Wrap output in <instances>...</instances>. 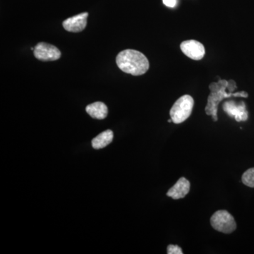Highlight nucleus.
I'll use <instances>...</instances> for the list:
<instances>
[{
  "label": "nucleus",
  "instance_id": "9",
  "mask_svg": "<svg viewBox=\"0 0 254 254\" xmlns=\"http://www.w3.org/2000/svg\"><path fill=\"white\" fill-rule=\"evenodd\" d=\"M190 190V182L185 177L180 178L167 193V195L173 199L185 198Z\"/></svg>",
  "mask_w": 254,
  "mask_h": 254
},
{
  "label": "nucleus",
  "instance_id": "4",
  "mask_svg": "<svg viewBox=\"0 0 254 254\" xmlns=\"http://www.w3.org/2000/svg\"><path fill=\"white\" fill-rule=\"evenodd\" d=\"M212 227L217 231L225 234L232 233L237 228L233 216L227 210H218L210 218Z\"/></svg>",
  "mask_w": 254,
  "mask_h": 254
},
{
  "label": "nucleus",
  "instance_id": "3",
  "mask_svg": "<svg viewBox=\"0 0 254 254\" xmlns=\"http://www.w3.org/2000/svg\"><path fill=\"white\" fill-rule=\"evenodd\" d=\"M194 100L190 95H185L179 98L170 110V117L173 123L180 124L190 118L193 110Z\"/></svg>",
  "mask_w": 254,
  "mask_h": 254
},
{
  "label": "nucleus",
  "instance_id": "1",
  "mask_svg": "<svg viewBox=\"0 0 254 254\" xmlns=\"http://www.w3.org/2000/svg\"><path fill=\"white\" fill-rule=\"evenodd\" d=\"M118 67L133 76H141L149 69V62L141 52L125 50L120 52L116 58Z\"/></svg>",
  "mask_w": 254,
  "mask_h": 254
},
{
  "label": "nucleus",
  "instance_id": "2",
  "mask_svg": "<svg viewBox=\"0 0 254 254\" xmlns=\"http://www.w3.org/2000/svg\"><path fill=\"white\" fill-rule=\"evenodd\" d=\"M230 82L225 80H221L218 83H213L210 85L211 93L208 96V104L205 107V113L208 115H211L214 121L218 120V105L224 98H230L231 96L244 97L247 98L248 93L245 91L238 92L235 93H227L225 92L227 87L230 86Z\"/></svg>",
  "mask_w": 254,
  "mask_h": 254
},
{
  "label": "nucleus",
  "instance_id": "11",
  "mask_svg": "<svg viewBox=\"0 0 254 254\" xmlns=\"http://www.w3.org/2000/svg\"><path fill=\"white\" fill-rule=\"evenodd\" d=\"M113 132L108 129L102 132L92 140V146L94 149L99 150L110 144L113 140Z\"/></svg>",
  "mask_w": 254,
  "mask_h": 254
},
{
  "label": "nucleus",
  "instance_id": "14",
  "mask_svg": "<svg viewBox=\"0 0 254 254\" xmlns=\"http://www.w3.org/2000/svg\"><path fill=\"white\" fill-rule=\"evenodd\" d=\"M163 4L168 7L174 8L177 5V0H163Z\"/></svg>",
  "mask_w": 254,
  "mask_h": 254
},
{
  "label": "nucleus",
  "instance_id": "13",
  "mask_svg": "<svg viewBox=\"0 0 254 254\" xmlns=\"http://www.w3.org/2000/svg\"><path fill=\"white\" fill-rule=\"evenodd\" d=\"M167 253L168 254H183V252H182V249L180 248L179 246L177 245H170L168 247V249H167Z\"/></svg>",
  "mask_w": 254,
  "mask_h": 254
},
{
  "label": "nucleus",
  "instance_id": "12",
  "mask_svg": "<svg viewBox=\"0 0 254 254\" xmlns=\"http://www.w3.org/2000/svg\"><path fill=\"white\" fill-rule=\"evenodd\" d=\"M242 180L246 186L254 188V168L247 170L242 175Z\"/></svg>",
  "mask_w": 254,
  "mask_h": 254
},
{
  "label": "nucleus",
  "instance_id": "7",
  "mask_svg": "<svg viewBox=\"0 0 254 254\" xmlns=\"http://www.w3.org/2000/svg\"><path fill=\"white\" fill-rule=\"evenodd\" d=\"M88 16V13L84 12L68 18L64 21L63 27L66 31L72 33L83 31L86 27Z\"/></svg>",
  "mask_w": 254,
  "mask_h": 254
},
{
  "label": "nucleus",
  "instance_id": "8",
  "mask_svg": "<svg viewBox=\"0 0 254 254\" xmlns=\"http://www.w3.org/2000/svg\"><path fill=\"white\" fill-rule=\"evenodd\" d=\"M223 110L230 117L235 118L237 122L246 121L248 119V113L243 102L240 105H236L233 101L226 102L223 105Z\"/></svg>",
  "mask_w": 254,
  "mask_h": 254
},
{
  "label": "nucleus",
  "instance_id": "5",
  "mask_svg": "<svg viewBox=\"0 0 254 254\" xmlns=\"http://www.w3.org/2000/svg\"><path fill=\"white\" fill-rule=\"evenodd\" d=\"M34 56L41 61H55L61 57V52L56 47L46 43H40L35 47Z\"/></svg>",
  "mask_w": 254,
  "mask_h": 254
},
{
  "label": "nucleus",
  "instance_id": "10",
  "mask_svg": "<svg viewBox=\"0 0 254 254\" xmlns=\"http://www.w3.org/2000/svg\"><path fill=\"white\" fill-rule=\"evenodd\" d=\"M87 113L96 120H104L108 116V107L102 102H95L86 107Z\"/></svg>",
  "mask_w": 254,
  "mask_h": 254
},
{
  "label": "nucleus",
  "instance_id": "6",
  "mask_svg": "<svg viewBox=\"0 0 254 254\" xmlns=\"http://www.w3.org/2000/svg\"><path fill=\"white\" fill-rule=\"evenodd\" d=\"M180 48L184 54L193 60L203 59L205 53L203 45L194 40L182 42Z\"/></svg>",
  "mask_w": 254,
  "mask_h": 254
}]
</instances>
